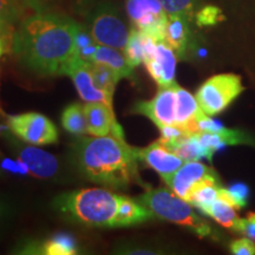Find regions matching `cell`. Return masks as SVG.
<instances>
[{"label":"cell","mask_w":255,"mask_h":255,"mask_svg":"<svg viewBox=\"0 0 255 255\" xmlns=\"http://www.w3.org/2000/svg\"><path fill=\"white\" fill-rule=\"evenodd\" d=\"M62 126L72 135L82 137L88 133V123L84 105L72 103L65 108L62 114Z\"/></svg>","instance_id":"24"},{"label":"cell","mask_w":255,"mask_h":255,"mask_svg":"<svg viewBox=\"0 0 255 255\" xmlns=\"http://www.w3.org/2000/svg\"><path fill=\"white\" fill-rule=\"evenodd\" d=\"M91 63H98L108 65L109 68L115 70L122 78L132 79L133 78V68L128 63L124 56L123 51L114 49L110 46L97 45L95 55L92 57Z\"/></svg>","instance_id":"19"},{"label":"cell","mask_w":255,"mask_h":255,"mask_svg":"<svg viewBox=\"0 0 255 255\" xmlns=\"http://www.w3.org/2000/svg\"><path fill=\"white\" fill-rule=\"evenodd\" d=\"M162 143L167 146L169 150H171L177 156H180L184 162L199 161L201 158H207L209 162H212L213 159L208 154V151L200 143L196 133L180 137V138L174 139V141L170 142Z\"/></svg>","instance_id":"21"},{"label":"cell","mask_w":255,"mask_h":255,"mask_svg":"<svg viewBox=\"0 0 255 255\" xmlns=\"http://www.w3.org/2000/svg\"><path fill=\"white\" fill-rule=\"evenodd\" d=\"M71 19L44 13L30 15L13 38V52L30 71L41 76H58L77 55L76 30Z\"/></svg>","instance_id":"1"},{"label":"cell","mask_w":255,"mask_h":255,"mask_svg":"<svg viewBox=\"0 0 255 255\" xmlns=\"http://www.w3.org/2000/svg\"><path fill=\"white\" fill-rule=\"evenodd\" d=\"M196 23L199 26H213V25L218 24L220 20H222V12L221 9L216 7V6H205L200 9L195 14Z\"/></svg>","instance_id":"29"},{"label":"cell","mask_w":255,"mask_h":255,"mask_svg":"<svg viewBox=\"0 0 255 255\" xmlns=\"http://www.w3.org/2000/svg\"><path fill=\"white\" fill-rule=\"evenodd\" d=\"M14 253L18 254H44V255H73L78 254V247L75 239L68 234H58L41 241L26 242L23 246L17 247Z\"/></svg>","instance_id":"16"},{"label":"cell","mask_w":255,"mask_h":255,"mask_svg":"<svg viewBox=\"0 0 255 255\" xmlns=\"http://www.w3.org/2000/svg\"><path fill=\"white\" fill-rule=\"evenodd\" d=\"M176 87L177 84L162 87L150 101L137 102L131 113L148 117L157 128L175 126L176 123Z\"/></svg>","instance_id":"10"},{"label":"cell","mask_w":255,"mask_h":255,"mask_svg":"<svg viewBox=\"0 0 255 255\" xmlns=\"http://www.w3.org/2000/svg\"><path fill=\"white\" fill-rule=\"evenodd\" d=\"M11 132L32 145H49L58 142L57 127L49 117L38 113H25L7 117Z\"/></svg>","instance_id":"6"},{"label":"cell","mask_w":255,"mask_h":255,"mask_svg":"<svg viewBox=\"0 0 255 255\" xmlns=\"http://www.w3.org/2000/svg\"><path fill=\"white\" fill-rule=\"evenodd\" d=\"M18 17L17 0H0V38Z\"/></svg>","instance_id":"28"},{"label":"cell","mask_w":255,"mask_h":255,"mask_svg":"<svg viewBox=\"0 0 255 255\" xmlns=\"http://www.w3.org/2000/svg\"><path fill=\"white\" fill-rule=\"evenodd\" d=\"M137 201L145 206L156 218L189 228L197 237L207 238L213 234L212 227L196 214L193 206L169 188L148 187Z\"/></svg>","instance_id":"4"},{"label":"cell","mask_w":255,"mask_h":255,"mask_svg":"<svg viewBox=\"0 0 255 255\" xmlns=\"http://www.w3.org/2000/svg\"><path fill=\"white\" fill-rule=\"evenodd\" d=\"M15 157L26 169V173L39 180H55L63 174V164L58 157L37 146L23 143L18 137L8 138Z\"/></svg>","instance_id":"7"},{"label":"cell","mask_w":255,"mask_h":255,"mask_svg":"<svg viewBox=\"0 0 255 255\" xmlns=\"http://www.w3.org/2000/svg\"><path fill=\"white\" fill-rule=\"evenodd\" d=\"M2 52H4V50H0V57H1V55H2ZM0 113H1V110H0Z\"/></svg>","instance_id":"34"},{"label":"cell","mask_w":255,"mask_h":255,"mask_svg":"<svg viewBox=\"0 0 255 255\" xmlns=\"http://www.w3.org/2000/svg\"><path fill=\"white\" fill-rule=\"evenodd\" d=\"M244 90L240 76L222 73L207 79L196 91L195 97L203 113L215 116L227 109Z\"/></svg>","instance_id":"5"},{"label":"cell","mask_w":255,"mask_h":255,"mask_svg":"<svg viewBox=\"0 0 255 255\" xmlns=\"http://www.w3.org/2000/svg\"><path fill=\"white\" fill-rule=\"evenodd\" d=\"M219 197L229 205H232L235 209L240 210L247 206L248 197H250V188L246 183H234L228 188L220 187Z\"/></svg>","instance_id":"26"},{"label":"cell","mask_w":255,"mask_h":255,"mask_svg":"<svg viewBox=\"0 0 255 255\" xmlns=\"http://www.w3.org/2000/svg\"><path fill=\"white\" fill-rule=\"evenodd\" d=\"M189 21L190 19L184 15L168 14L164 40L176 52V55L182 56L186 52L189 40Z\"/></svg>","instance_id":"18"},{"label":"cell","mask_w":255,"mask_h":255,"mask_svg":"<svg viewBox=\"0 0 255 255\" xmlns=\"http://www.w3.org/2000/svg\"><path fill=\"white\" fill-rule=\"evenodd\" d=\"M158 1L168 14H181L191 20L199 0H158Z\"/></svg>","instance_id":"27"},{"label":"cell","mask_w":255,"mask_h":255,"mask_svg":"<svg viewBox=\"0 0 255 255\" xmlns=\"http://www.w3.org/2000/svg\"><path fill=\"white\" fill-rule=\"evenodd\" d=\"M229 250L235 255H253L255 254L254 240L250 238H242L232 241Z\"/></svg>","instance_id":"30"},{"label":"cell","mask_w":255,"mask_h":255,"mask_svg":"<svg viewBox=\"0 0 255 255\" xmlns=\"http://www.w3.org/2000/svg\"><path fill=\"white\" fill-rule=\"evenodd\" d=\"M14 203L8 197L0 194V227L5 225L14 215Z\"/></svg>","instance_id":"31"},{"label":"cell","mask_w":255,"mask_h":255,"mask_svg":"<svg viewBox=\"0 0 255 255\" xmlns=\"http://www.w3.org/2000/svg\"><path fill=\"white\" fill-rule=\"evenodd\" d=\"M126 9L133 27L155 40H164L168 13L158 0H126Z\"/></svg>","instance_id":"9"},{"label":"cell","mask_w":255,"mask_h":255,"mask_svg":"<svg viewBox=\"0 0 255 255\" xmlns=\"http://www.w3.org/2000/svg\"><path fill=\"white\" fill-rule=\"evenodd\" d=\"M25 4L30 6L33 9H36L37 12H39L43 9V4H44V0H23Z\"/></svg>","instance_id":"33"},{"label":"cell","mask_w":255,"mask_h":255,"mask_svg":"<svg viewBox=\"0 0 255 255\" xmlns=\"http://www.w3.org/2000/svg\"><path fill=\"white\" fill-rule=\"evenodd\" d=\"M91 71L96 87L114 96L116 85L119 84L121 79H123L119 73L108 65L98 63H91Z\"/></svg>","instance_id":"25"},{"label":"cell","mask_w":255,"mask_h":255,"mask_svg":"<svg viewBox=\"0 0 255 255\" xmlns=\"http://www.w3.org/2000/svg\"><path fill=\"white\" fill-rule=\"evenodd\" d=\"M156 43H157V40H155L154 38L133 27L130 31L129 39H128L127 45L123 50L128 63L133 69L141 65L144 62L145 57L150 55L151 51L155 49Z\"/></svg>","instance_id":"17"},{"label":"cell","mask_w":255,"mask_h":255,"mask_svg":"<svg viewBox=\"0 0 255 255\" xmlns=\"http://www.w3.org/2000/svg\"><path fill=\"white\" fill-rule=\"evenodd\" d=\"M88 133L90 136H107L114 133L124 137L123 130L115 117L114 109L102 102H87L84 104Z\"/></svg>","instance_id":"15"},{"label":"cell","mask_w":255,"mask_h":255,"mask_svg":"<svg viewBox=\"0 0 255 255\" xmlns=\"http://www.w3.org/2000/svg\"><path fill=\"white\" fill-rule=\"evenodd\" d=\"M245 221V229L244 234L247 238L252 239L255 241V213H248L246 218L244 219Z\"/></svg>","instance_id":"32"},{"label":"cell","mask_w":255,"mask_h":255,"mask_svg":"<svg viewBox=\"0 0 255 255\" xmlns=\"http://www.w3.org/2000/svg\"><path fill=\"white\" fill-rule=\"evenodd\" d=\"M90 33L98 45L121 51L124 50L130 36L127 24L111 6H102L92 15Z\"/></svg>","instance_id":"8"},{"label":"cell","mask_w":255,"mask_h":255,"mask_svg":"<svg viewBox=\"0 0 255 255\" xmlns=\"http://www.w3.org/2000/svg\"><path fill=\"white\" fill-rule=\"evenodd\" d=\"M176 63V52L165 40H157L155 49L143 62L150 77L157 83L158 88L174 84Z\"/></svg>","instance_id":"13"},{"label":"cell","mask_w":255,"mask_h":255,"mask_svg":"<svg viewBox=\"0 0 255 255\" xmlns=\"http://www.w3.org/2000/svg\"><path fill=\"white\" fill-rule=\"evenodd\" d=\"M214 177H218V174L213 168L200 163L199 161H188L173 175L162 181L177 196L189 202L193 190L203 181Z\"/></svg>","instance_id":"11"},{"label":"cell","mask_w":255,"mask_h":255,"mask_svg":"<svg viewBox=\"0 0 255 255\" xmlns=\"http://www.w3.org/2000/svg\"><path fill=\"white\" fill-rule=\"evenodd\" d=\"M237 210L238 209H235L232 205L219 197L210 206L207 215L214 219L222 227L244 234L245 221L238 215Z\"/></svg>","instance_id":"22"},{"label":"cell","mask_w":255,"mask_h":255,"mask_svg":"<svg viewBox=\"0 0 255 255\" xmlns=\"http://www.w3.org/2000/svg\"><path fill=\"white\" fill-rule=\"evenodd\" d=\"M65 76H69L75 84L79 97L84 102H102L113 107V97L96 87L91 71V63L76 56L65 70Z\"/></svg>","instance_id":"12"},{"label":"cell","mask_w":255,"mask_h":255,"mask_svg":"<svg viewBox=\"0 0 255 255\" xmlns=\"http://www.w3.org/2000/svg\"><path fill=\"white\" fill-rule=\"evenodd\" d=\"M75 161L79 173L91 182L123 189L131 184L145 186L138 173V148L114 133L82 137L75 145Z\"/></svg>","instance_id":"2"},{"label":"cell","mask_w":255,"mask_h":255,"mask_svg":"<svg viewBox=\"0 0 255 255\" xmlns=\"http://www.w3.org/2000/svg\"><path fill=\"white\" fill-rule=\"evenodd\" d=\"M138 158L146 167L154 169L162 180L173 175L184 161L165 146L159 139L145 148L138 149Z\"/></svg>","instance_id":"14"},{"label":"cell","mask_w":255,"mask_h":255,"mask_svg":"<svg viewBox=\"0 0 255 255\" xmlns=\"http://www.w3.org/2000/svg\"><path fill=\"white\" fill-rule=\"evenodd\" d=\"M220 184L218 177L209 178L200 183L191 193L189 203L200 210L203 214H208L210 206L216 199H219Z\"/></svg>","instance_id":"23"},{"label":"cell","mask_w":255,"mask_h":255,"mask_svg":"<svg viewBox=\"0 0 255 255\" xmlns=\"http://www.w3.org/2000/svg\"><path fill=\"white\" fill-rule=\"evenodd\" d=\"M154 218L152 213L137 200L122 196L117 218V228L130 227V226L144 223Z\"/></svg>","instance_id":"20"},{"label":"cell","mask_w":255,"mask_h":255,"mask_svg":"<svg viewBox=\"0 0 255 255\" xmlns=\"http://www.w3.org/2000/svg\"><path fill=\"white\" fill-rule=\"evenodd\" d=\"M123 195L105 188H84L63 193L52 201L53 208L72 223L96 228H117Z\"/></svg>","instance_id":"3"}]
</instances>
